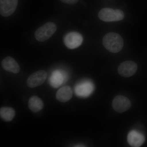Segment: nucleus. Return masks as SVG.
<instances>
[{"label":"nucleus","instance_id":"obj_1","mask_svg":"<svg viewBox=\"0 0 147 147\" xmlns=\"http://www.w3.org/2000/svg\"><path fill=\"white\" fill-rule=\"evenodd\" d=\"M104 47L112 53H119L122 49L123 40L122 37L116 33H108L102 38Z\"/></svg>","mask_w":147,"mask_h":147},{"label":"nucleus","instance_id":"obj_2","mask_svg":"<svg viewBox=\"0 0 147 147\" xmlns=\"http://www.w3.org/2000/svg\"><path fill=\"white\" fill-rule=\"evenodd\" d=\"M57 30V27L55 23L49 22L40 27L35 32L36 39L39 42L46 41L53 36Z\"/></svg>","mask_w":147,"mask_h":147},{"label":"nucleus","instance_id":"obj_3","mask_svg":"<svg viewBox=\"0 0 147 147\" xmlns=\"http://www.w3.org/2000/svg\"><path fill=\"white\" fill-rule=\"evenodd\" d=\"M98 17L100 20L105 22L118 21L123 19L124 13L120 9L104 8L98 12Z\"/></svg>","mask_w":147,"mask_h":147},{"label":"nucleus","instance_id":"obj_4","mask_svg":"<svg viewBox=\"0 0 147 147\" xmlns=\"http://www.w3.org/2000/svg\"><path fill=\"white\" fill-rule=\"evenodd\" d=\"M82 35L78 32H71L67 34L63 38V42L67 48L74 49L82 45L83 42Z\"/></svg>","mask_w":147,"mask_h":147},{"label":"nucleus","instance_id":"obj_5","mask_svg":"<svg viewBox=\"0 0 147 147\" xmlns=\"http://www.w3.org/2000/svg\"><path fill=\"white\" fill-rule=\"evenodd\" d=\"M47 77V73L45 70H38L29 76L27 79V85L30 88L39 86L44 83Z\"/></svg>","mask_w":147,"mask_h":147},{"label":"nucleus","instance_id":"obj_6","mask_svg":"<svg viewBox=\"0 0 147 147\" xmlns=\"http://www.w3.org/2000/svg\"><path fill=\"white\" fill-rule=\"evenodd\" d=\"M137 63L134 61H127L122 63L119 66L118 71L119 75L127 78L131 77L136 73L137 69Z\"/></svg>","mask_w":147,"mask_h":147},{"label":"nucleus","instance_id":"obj_7","mask_svg":"<svg viewBox=\"0 0 147 147\" xmlns=\"http://www.w3.org/2000/svg\"><path fill=\"white\" fill-rule=\"evenodd\" d=\"M112 105L116 112L122 113L125 112L130 108L131 102L127 97L123 96L118 95L113 99Z\"/></svg>","mask_w":147,"mask_h":147},{"label":"nucleus","instance_id":"obj_8","mask_svg":"<svg viewBox=\"0 0 147 147\" xmlns=\"http://www.w3.org/2000/svg\"><path fill=\"white\" fill-rule=\"evenodd\" d=\"M18 0H0V13L4 17L12 15L16 10Z\"/></svg>","mask_w":147,"mask_h":147},{"label":"nucleus","instance_id":"obj_9","mask_svg":"<svg viewBox=\"0 0 147 147\" xmlns=\"http://www.w3.org/2000/svg\"><path fill=\"white\" fill-rule=\"evenodd\" d=\"M145 139V137L143 134L135 130L130 131L127 135V142L132 147L141 146L144 144Z\"/></svg>","mask_w":147,"mask_h":147},{"label":"nucleus","instance_id":"obj_10","mask_svg":"<svg viewBox=\"0 0 147 147\" xmlns=\"http://www.w3.org/2000/svg\"><path fill=\"white\" fill-rule=\"evenodd\" d=\"M1 65L3 68L9 72L17 74L20 71V67L19 65L13 58L9 56L3 60Z\"/></svg>","mask_w":147,"mask_h":147},{"label":"nucleus","instance_id":"obj_11","mask_svg":"<svg viewBox=\"0 0 147 147\" xmlns=\"http://www.w3.org/2000/svg\"><path fill=\"white\" fill-rule=\"evenodd\" d=\"M94 85L90 82H84L78 84L75 88L76 94L81 97L88 96L93 91Z\"/></svg>","mask_w":147,"mask_h":147},{"label":"nucleus","instance_id":"obj_12","mask_svg":"<svg viewBox=\"0 0 147 147\" xmlns=\"http://www.w3.org/2000/svg\"><path fill=\"white\" fill-rule=\"evenodd\" d=\"M72 91L70 87L65 86L62 87L57 92L56 98L61 102H67L72 96Z\"/></svg>","mask_w":147,"mask_h":147},{"label":"nucleus","instance_id":"obj_13","mask_svg":"<svg viewBox=\"0 0 147 147\" xmlns=\"http://www.w3.org/2000/svg\"><path fill=\"white\" fill-rule=\"evenodd\" d=\"M28 105L29 109L32 112L36 113L42 110L44 106V103L41 99L38 96H33L29 99Z\"/></svg>","mask_w":147,"mask_h":147},{"label":"nucleus","instance_id":"obj_14","mask_svg":"<svg viewBox=\"0 0 147 147\" xmlns=\"http://www.w3.org/2000/svg\"><path fill=\"white\" fill-rule=\"evenodd\" d=\"M15 114V110L11 107H2L0 109L1 118L5 121H12Z\"/></svg>","mask_w":147,"mask_h":147},{"label":"nucleus","instance_id":"obj_15","mask_svg":"<svg viewBox=\"0 0 147 147\" xmlns=\"http://www.w3.org/2000/svg\"><path fill=\"white\" fill-rule=\"evenodd\" d=\"M63 74L59 71H56L53 74L50 78V84L54 88H57L61 86L64 82L65 77Z\"/></svg>","mask_w":147,"mask_h":147},{"label":"nucleus","instance_id":"obj_16","mask_svg":"<svg viewBox=\"0 0 147 147\" xmlns=\"http://www.w3.org/2000/svg\"><path fill=\"white\" fill-rule=\"evenodd\" d=\"M62 2L69 5H74L78 2L79 0H60Z\"/></svg>","mask_w":147,"mask_h":147}]
</instances>
